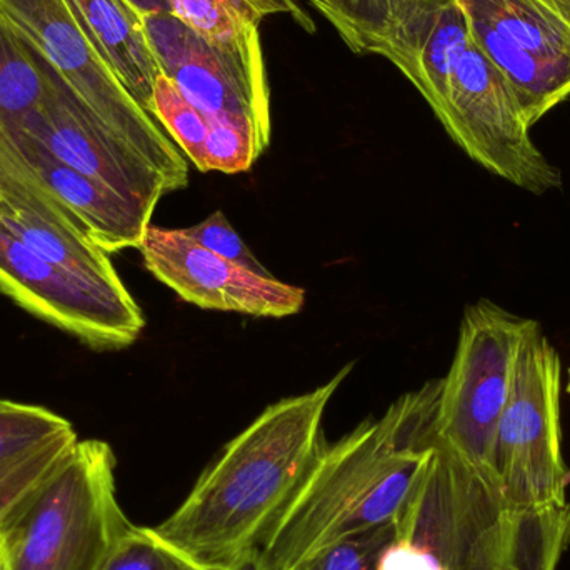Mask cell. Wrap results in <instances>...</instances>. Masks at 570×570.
Here are the masks:
<instances>
[{
  "instance_id": "cell-12",
  "label": "cell",
  "mask_w": 570,
  "mask_h": 570,
  "mask_svg": "<svg viewBox=\"0 0 570 570\" xmlns=\"http://www.w3.org/2000/svg\"><path fill=\"white\" fill-rule=\"evenodd\" d=\"M146 269L183 301L206 311L283 318L298 314L305 291L210 253L184 229L150 224L139 247Z\"/></svg>"
},
{
  "instance_id": "cell-10",
  "label": "cell",
  "mask_w": 570,
  "mask_h": 570,
  "mask_svg": "<svg viewBox=\"0 0 570 570\" xmlns=\"http://www.w3.org/2000/svg\"><path fill=\"white\" fill-rule=\"evenodd\" d=\"M529 127L570 96V27L542 0H454Z\"/></svg>"
},
{
  "instance_id": "cell-17",
  "label": "cell",
  "mask_w": 570,
  "mask_h": 570,
  "mask_svg": "<svg viewBox=\"0 0 570 570\" xmlns=\"http://www.w3.org/2000/svg\"><path fill=\"white\" fill-rule=\"evenodd\" d=\"M471 42L468 23L454 0H445L404 39L391 43L381 57L397 67L441 117L459 59Z\"/></svg>"
},
{
  "instance_id": "cell-1",
  "label": "cell",
  "mask_w": 570,
  "mask_h": 570,
  "mask_svg": "<svg viewBox=\"0 0 570 570\" xmlns=\"http://www.w3.org/2000/svg\"><path fill=\"white\" fill-rule=\"evenodd\" d=\"M442 379L399 397L379 419L324 444L259 549L266 570H287L355 535L397 524L435 444Z\"/></svg>"
},
{
  "instance_id": "cell-28",
  "label": "cell",
  "mask_w": 570,
  "mask_h": 570,
  "mask_svg": "<svg viewBox=\"0 0 570 570\" xmlns=\"http://www.w3.org/2000/svg\"><path fill=\"white\" fill-rule=\"evenodd\" d=\"M247 13L256 20H263L267 16H291L298 26L304 27L308 32H314V22L307 13L302 12L297 0H236Z\"/></svg>"
},
{
  "instance_id": "cell-26",
  "label": "cell",
  "mask_w": 570,
  "mask_h": 570,
  "mask_svg": "<svg viewBox=\"0 0 570 570\" xmlns=\"http://www.w3.org/2000/svg\"><path fill=\"white\" fill-rule=\"evenodd\" d=\"M394 534L395 524L385 525L328 546L287 570H375L379 558Z\"/></svg>"
},
{
  "instance_id": "cell-7",
  "label": "cell",
  "mask_w": 570,
  "mask_h": 570,
  "mask_svg": "<svg viewBox=\"0 0 570 570\" xmlns=\"http://www.w3.org/2000/svg\"><path fill=\"white\" fill-rule=\"evenodd\" d=\"M0 12L42 52L106 126L169 174L183 189L187 187L186 157L117 79L63 0H0Z\"/></svg>"
},
{
  "instance_id": "cell-4",
  "label": "cell",
  "mask_w": 570,
  "mask_h": 570,
  "mask_svg": "<svg viewBox=\"0 0 570 570\" xmlns=\"http://www.w3.org/2000/svg\"><path fill=\"white\" fill-rule=\"evenodd\" d=\"M518 512L479 469L434 444L375 570H514Z\"/></svg>"
},
{
  "instance_id": "cell-3",
  "label": "cell",
  "mask_w": 570,
  "mask_h": 570,
  "mask_svg": "<svg viewBox=\"0 0 570 570\" xmlns=\"http://www.w3.org/2000/svg\"><path fill=\"white\" fill-rule=\"evenodd\" d=\"M130 525L112 448L79 439L0 522V570H99Z\"/></svg>"
},
{
  "instance_id": "cell-13",
  "label": "cell",
  "mask_w": 570,
  "mask_h": 570,
  "mask_svg": "<svg viewBox=\"0 0 570 570\" xmlns=\"http://www.w3.org/2000/svg\"><path fill=\"white\" fill-rule=\"evenodd\" d=\"M144 29L160 72L209 119L253 127L264 149L273 137L271 92L254 87L239 69L173 12L146 13Z\"/></svg>"
},
{
  "instance_id": "cell-22",
  "label": "cell",
  "mask_w": 570,
  "mask_h": 570,
  "mask_svg": "<svg viewBox=\"0 0 570 570\" xmlns=\"http://www.w3.org/2000/svg\"><path fill=\"white\" fill-rule=\"evenodd\" d=\"M70 431L72 424L49 409L0 399V468L22 461Z\"/></svg>"
},
{
  "instance_id": "cell-15",
  "label": "cell",
  "mask_w": 570,
  "mask_h": 570,
  "mask_svg": "<svg viewBox=\"0 0 570 570\" xmlns=\"http://www.w3.org/2000/svg\"><path fill=\"white\" fill-rule=\"evenodd\" d=\"M0 126L40 183L66 207L80 230L96 246L109 256L120 250L139 249L154 213L130 203L106 184L60 163L43 144L16 124L0 120Z\"/></svg>"
},
{
  "instance_id": "cell-27",
  "label": "cell",
  "mask_w": 570,
  "mask_h": 570,
  "mask_svg": "<svg viewBox=\"0 0 570 570\" xmlns=\"http://www.w3.org/2000/svg\"><path fill=\"white\" fill-rule=\"evenodd\" d=\"M184 233L190 239L199 243L200 246L209 249L210 253L224 257V259L233 261L253 273L261 274V276H273L269 271L264 267V264L254 256L253 250L249 249L243 237L237 234V230L230 226L229 219L223 210H216L203 223L196 226L184 229Z\"/></svg>"
},
{
  "instance_id": "cell-19",
  "label": "cell",
  "mask_w": 570,
  "mask_h": 570,
  "mask_svg": "<svg viewBox=\"0 0 570 570\" xmlns=\"http://www.w3.org/2000/svg\"><path fill=\"white\" fill-rule=\"evenodd\" d=\"M170 12L226 56L263 92H271L259 20L236 0H169Z\"/></svg>"
},
{
  "instance_id": "cell-6",
  "label": "cell",
  "mask_w": 570,
  "mask_h": 570,
  "mask_svg": "<svg viewBox=\"0 0 570 570\" xmlns=\"http://www.w3.org/2000/svg\"><path fill=\"white\" fill-rule=\"evenodd\" d=\"M529 318L489 298L462 315L458 347L442 379L435 444L492 475L495 434L511 389L512 367Z\"/></svg>"
},
{
  "instance_id": "cell-9",
  "label": "cell",
  "mask_w": 570,
  "mask_h": 570,
  "mask_svg": "<svg viewBox=\"0 0 570 570\" xmlns=\"http://www.w3.org/2000/svg\"><path fill=\"white\" fill-rule=\"evenodd\" d=\"M439 122L474 163L512 186L535 196L562 186L558 167L532 140L508 80L472 40L455 67Z\"/></svg>"
},
{
  "instance_id": "cell-2",
  "label": "cell",
  "mask_w": 570,
  "mask_h": 570,
  "mask_svg": "<svg viewBox=\"0 0 570 570\" xmlns=\"http://www.w3.org/2000/svg\"><path fill=\"white\" fill-rule=\"evenodd\" d=\"M352 368L347 364L321 387L269 405L154 528L157 534L207 570L229 568L257 548L324 448L325 411Z\"/></svg>"
},
{
  "instance_id": "cell-30",
  "label": "cell",
  "mask_w": 570,
  "mask_h": 570,
  "mask_svg": "<svg viewBox=\"0 0 570 570\" xmlns=\"http://www.w3.org/2000/svg\"><path fill=\"white\" fill-rule=\"evenodd\" d=\"M129 2L132 3L134 9H136L140 16H146V13L170 12L169 0H129Z\"/></svg>"
},
{
  "instance_id": "cell-5",
  "label": "cell",
  "mask_w": 570,
  "mask_h": 570,
  "mask_svg": "<svg viewBox=\"0 0 570 570\" xmlns=\"http://www.w3.org/2000/svg\"><path fill=\"white\" fill-rule=\"evenodd\" d=\"M492 475L511 511L568 502L562 458L561 357L529 318L512 367L511 389L492 452Z\"/></svg>"
},
{
  "instance_id": "cell-14",
  "label": "cell",
  "mask_w": 570,
  "mask_h": 570,
  "mask_svg": "<svg viewBox=\"0 0 570 570\" xmlns=\"http://www.w3.org/2000/svg\"><path fill=\"white\" fill-rule=\"evenodd\" d=\"M0 220L30 249L60 266L102 279H119L109 254L77 226L40 183L0 126Z\"/></svg>"
},
{
  "instance_id": "cell-29",
  "label": "cell",
  "mask_w": 570,
  "mask_h": 570,
  "mask_svg": "<svg viewBox=\"0 0 570 570\" xmlns=\"http://www.w3.org/2000/svg\"><path fill=\"white\" fill-rule=\"evenodd\" d=\"M223 570H266L264 569L263 559H261L259 549L254 548L240 556L234 564Z\"/></svg>"
},
{
  "instance_id": "cell-20",
  "label": "cell",
  "mask_w": 570,
  "mask_h": 570,
  "mask_svg": "<svg viewBox=\"0 0 570 570\" xmlns=\"http://www.w3.org/2000/svg\"><path fill=\"white\" fill-rule=\"evenodd\" d=\"M46 89L42 70L0 12V120L13 122L39 109Z\"/></svg>"
},
{
  "instance_id": "cell-18",
  "label": "cell",
  "mask_w": 570,
  "mask_h": 570,
  "mask_svg": "<svg viewBox=\"0 0 570 570\" xmlns=\"http://www.w3.org/2000/svg\"><path fill=\"white\" fill-rule=\"evenodd\" d=\"M445 0H311L355 53L381 56Z\"/></svg>"
},
{
  "instance_id": "cell-21",
  "label": "cell",
  "mask_w": 570,
  "mask_h": 570,
  "mask_svg": "<svg viewBox=\"0 0 570 570\" xmlns=\"http://www.w3.org/2000/svg\"><path fill=\"white\" fill-rule=\"evenodd\" d=\"M570 544V502L518 512L514 570H558Z\"/></svg>"
},
{
  "instance_id": "cell-23",
  "label": "cell",
  "mask_w": 570,
  "mask_h": 570,
  "mask_svg": "<svg viewBox=\"0 0 570 570\" xmlns=\"http://www.w3.org/2000/svg\"><path fill=\"white\" fill-rule=\"evenodd\" d=\"M149 112L174 144L186 154L187 159L200 173H207L206 139L209 124L164 73H160L154 86Z\"/></svg>"
},
{
  "instance_id": "cell-31",
  "label": "cell",
  "mask_w": 570,
  "mask_h": 570,
  "mask_svg": "<svg viewBox=\"0 0 570 570\" xmlns=\"http://www.w3.org/2000/svg\"><path fill=\"white\" fill-rule=\"evenodd\" d=\"M549 9L554 10L570 27V0H542Z\"/></svg>"
},
{
  "instance_id": "cell-32",
  "label": "cell",
  "mask_w": 570,
  "mask_h": 570,
  "mask_svg": "<svg viewBox=\"0 0 570 570\" xmlns=\"http://www.w3.org/2000/svg\"><path fill=\"white\" fill-rule=\"evenodd\" d=\"M568 392H569V394H570V371H569Z\"/></svg>"
},
{
  "instance_id": "cell-16",
  "label": "cell",
  "mask_w": 570,
  "mask_h": 570,
  "mask_svg": "<svg viewBox=\"0 0 570 570\" xmlns=\"http://www.w3.org/2000/svg\"><path fill=\"white\" fill-rule=\"evenodd\" d=\"M117 79L147 112L160 67L129 0H63ZM150 114V112H149Z\"/></svg>"
},
{
  "instance_id": "cell-11",
  "label": "cell",
  "mask_w": 570,
  "mask_h": 570,
  "mask_svg": "<svg viewBox=\"0 0 570 570\" xmlns=\"http://www.w3.org/2000/svg\"><path fill=\"white\" fill-rule=\"evenodd\" d=\"M17 33L42 70L47 89L39 109L9 124L36 137L60 163L106 184L150 213L164 196L183 189L169 174L106 126L67 86L42 52L22 33Z\"/></svg>"
},
{
  "instance_id": "cell-8",
  "label": "cell",
  "mask_w": 570,
  "mask_h": 570,
  "mask_svg": "<svg viewBox=\"0 0 570 570\" xmlns=\"http://www.w3.org/2000/svg\"><path fill=\"white\" fill-rule=\"evenodd\" d=\"M0 291L96 351H120L146 318L122 279L89 276L37 254L0 220Z\"/></svg>"
},
{
  "instance_id": "cell-25",
  "label": "cell",
  "mask_w": 570,
  "mask_h": 570,
  "mask_svg": "<svg viewBox=\"0 0 570 570\" xmlns=\"http://www.w3.org/2000/svg\"><path fill=\"white\" fill-rule=\"evenodd\" d=\"M207 124V173H246L266 153L259 137L247 124L233 119H209Z\"/></svg>"
},
{
  "instance_id": "cell-24",
  "label": "cell",
  "mask_w": 570,
  "mask_h": 570,
  "mask_svg": "<svg viewBox=\"0 0 570 570\" xmlns=\"http://www.w3.org/2000/svg\"><path fill=\"white\" fill-rule=\"evenodd\" d=\"M99 570H207L164 541L156 529L130 525Z\"/></svg>"
}]
</instances>
